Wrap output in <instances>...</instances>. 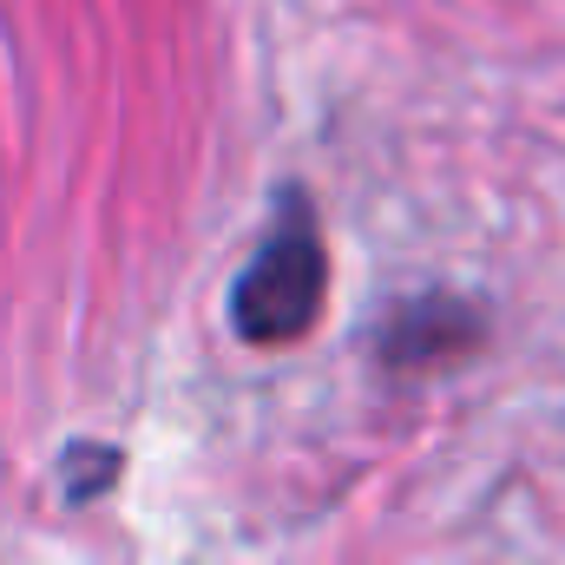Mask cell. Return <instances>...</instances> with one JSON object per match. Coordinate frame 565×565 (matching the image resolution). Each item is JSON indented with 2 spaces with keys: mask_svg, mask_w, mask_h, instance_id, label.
Returning a JSON list of instances; mask_svg holds the SVG:
<instances>
[{
  "mask_svg": "<svg viewBox=\"0 0 565 565\" xmlns=\"http://www.w3.org/2000/svg\"><path fill=\"white\" fill-rule=\"evenodd\" d=\"M322 296H329V250H322V231L309 217L302 198H289L277 217V231L264 237V250L250 257V270L237 277L231 296V322L250 349H282V342H302L322 316Z\"/></svg>",
  "mask_w": 565,
  "mask_h": 565,
  "instance_id": "obj_1",
  "label": "cell"
},
{
  "mask_svg": "<svg viewBox=\"0 0 565 565\" xmlns=\"http://www.w3.org/2000/svg\"><path fill=\"white\" fill-rule=\"evenodd\" d=\"M487 342V316L480 302L454 296V289H422L408 302H395L375 329V362L382 369H434L454 355H473Z\"/></svg>",
  "mask_w": 565,
  "mask_h": 565,
  "instance_id": "obj_2",
  "label": "cell"
},
{
  "mask_svg": "<svg viewBox=\"0 0 565 565\" xmlns=\"http://www.w3.org/2000/svg\"><path fill=\"white\" fill-rule=\"evenodd\" d=\"M119 447H86V440H73V454H66V500H99L113 480H119Z\"/></svg>",
  "mask_w": 565,
  "mask_h": 565,
  "instance_id": "obj_3",
  "label": "cell"
}]
</instances>
